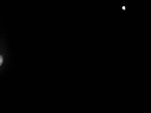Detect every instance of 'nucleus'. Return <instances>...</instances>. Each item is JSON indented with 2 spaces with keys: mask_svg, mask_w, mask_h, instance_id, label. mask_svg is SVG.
Here are the masks:
<instances>
[{
  "mask_svg": "<svg viewBox=\"0 0 151 113\" xmlns=\"http://www.w3.org/2000/svg\"><path fill=\"white\" fill-rule=\"evenodd\" d=\"M0 59H1V61H0V62H1V64L2 63V60H3V59H2V57L1 56V58H0Z\"/></svg>",
  "mask_w": 151,
  "mask_h": 113,
  "instance_id": "nucleus-1",
  "label": "nucleus"
}]
</instances>
